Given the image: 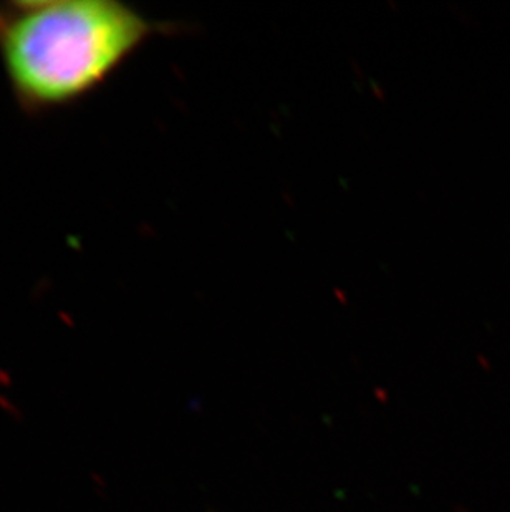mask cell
<instances>
[{
    "label": "cell",
    "instance_id": "1",
    "mask_svg": "<svg viewBox=\"0 0 510 512\" xmlns=\"http://www.w3.org/2000/svg\"><path fill=\"white\" fill-rule=\"evenodd\" d=\"M168 29L116 0L0 2V67L20 112L49 115L92 97Z\"/></svg>",
    "mask_w": 510,
    "mask_h": 512
}]
</instances>
